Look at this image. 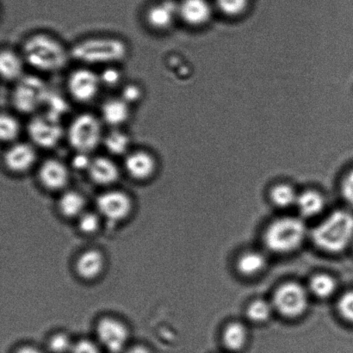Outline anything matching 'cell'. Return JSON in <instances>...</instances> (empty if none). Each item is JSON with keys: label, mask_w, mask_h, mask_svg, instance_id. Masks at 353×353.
Here are the masks:
<instances>
[{"label": "cell", "mask_w": 353, "mask_h": 353, "mask_svg": "<svg viewBox=\"0 0 353 353\" xmlns=\"http://www.w3.org/2000/svg\"><path fill=\"white\" fill-rule=\"evenodd\" d=\"M70 52L60 41L50 34L37 33L30 37L23 45V58L36 70L53 72L68 64Z\"/></svg>", "instance_id": "6da1fadb"}, {"label": "cell", "mask_w": 353, "mask_h": 353, "mask_svg": "<svg viewBox=\"0 0 353 353\" xmlns=\"http://www.w3.org/2000/svg\"><path fill=\"white\" fill-rule=\"evenodd\" d=\"M316 247L331 254L344 251L353 243V214L337 210L314 228L312 233Z\"/></svg>", "instance_id": "7a4b0ae2"}, {"label": "cell", "mask_w": 353, "mask_h": 353, "mask_svg": "<svg viewBox=\"0 0 353 353\" xmlns=\"http://www.w3.org/2000/svg\"><path fill=\"white\" fill-rule=\"evenodd\" d=\"M129 48L123 40L116 37H91L76 43L70 55L85 65H107L122 61Z\"/></svg>", "instance_id": "3957f363"}, {"label": "cell", "mask_w": 353, "mask_h": 353, "mask_svg": "<svg viewBox=\"0 0 353 353\" xmlns=\"http://www.w3.org/2000/svg\"><path fill=\"white\" fill-rule=\"evenodd\" d=\"M307 236L305 223L299 218H279L270 224L265 233V243L270 250L288 254L296 250Z\"/></svg>", "instance_id": "277c9868"}, {"label": "cell", "mask_w": 353, "mask_h": 353, "mask_svg": "<svg viewBox=\"0 0 353 353\" xmlns=\"http://www.w3.org/2000/svg\"><path fill=\"white\" fill-rule=\"evenodd\" d=\"M67 136L76 153L90 154L103 141L101 121L93 114H81L72 121Z\"/></svg>", "instance_id": "5b68a950"}, {"label": "cell", "mask_w": 353, "mask_h": 353, "mask_svg": "<svg viewBox=\"0 0 353 353\" xmlns=\"http://www.w3.org/2000/svg\"><path fill=\"white\" fill-rule=\"evenodd\" d=\"M50 89L46 82L33 75H23L14 86L10 100L17 110L23 114L37 112L46 105Z\"/></svg>", "instance_id": "8992f818"}, {"label": "cell", "mask_w": 353, "mask_h": 353, "mask_svg": "<svg viewBox=\"0 0 353 353\" xmlns=\"http://www.w3.org/2000/svg\"><path fill=\"white\" fill-rule=\"evenodd\" d=\"M273 307L287 318H296L305 312L309 306V293L299 283H283L276 289L272 299Z\"/></svg>", "instance_id": "52a82bcc"}, {"label": "cell", "mask_w": 353, "mask_h": 353, "mask_svg": "<svg viewBox=\"0 0 353 353\" xmlns=\"http://www.w3.org/2000/svg\"><path fill=\"white\" fill-rule=\"evenodd\" d=\"M27 132L34 146L45 150L57 147L64 134L60 119L48 113L34 116L28 123Z\"/></svg>", "instance_id": "ba28073f"}, {"label": "cell", "mask_w": 353, "mask_h": 353, "mask_svg": "<svg viewBox=\"0 0 353 353\" xmlns=\"http://www.w3.org/2000/svg\"><path fill=\"white\" fill-rule=\"evenodd\" d=\"M99 75L88 68H79L69 75L67 86L75 101L85 103L96 98L101 85Z\"/></svg>", "instance_id": "9c48e42d"}, {"label": "cell", "mask_w": 353, "mask_h": 353, "mask_svg": "<svg viewBox=\"0 0 353 353\" xmlns=\"http://www.w3.org/2000/svg\"><path fill=\"white\" fill-rule=\"evenodd\" d=\"M37 158L33 144L15 143L10 145L3 154V163L10 172L23 174L33 167Z\"/></svg>", "instance_id": "30bf717a"}, {"label": "cell", "mask_w": 353, "mask_h": 353, "mask_svg": "<svg viewBox=\"0 0 353 353\" xmlns=\"http://www.w3.org/2000/svg\"><path fill=\"white\" fill-rule=\"evenodd\" d=\"M97 334L103 347L112 353L122 350L128 340L127 328L113 318H105L100 321Z\"/></svg>", "instance_id": "8fae6325"}, {"label": "cell", "mask_w": 353, "mask_h": 353, "mask_svg": "<svg viewBox=\"0 0 353 353\" xmlns=\"http://www.w3.org/2000/svg\"><path fill=\"white\" fill-rule=\"evenodd\" d=\"M145 17L151 29L165 31L174 26L179 17V3L174 0H161L147 10Z\"/></svg>", "instance_id": "7c38bea8"}, {"label": "cell", "mask_w": 353, "mask_h": 353, "mask_svg": "<svg viewBox=\"0 0 353 353\" xmlns=\"http://www.w3.org/2000/svg\"><path fill=\"white\" fill-rule=\"evenodd\" d=\"M97 203L100 212L112 221L123 219L131 210L130 197L125 193L117 190L102 194Z\"/></svg>", "instance_id": "4fadbf2b"}, {"label": "cell", "mask_w": 353, "mask_h": 353, "mask_svg": "<svg viewBox=\"0 0 353 353\" xmlns=\"http://www.w3.org/2000/svg\"><path fill=\"white\" fill-rule=\"evenodd\" d=\"M128 174L137 180L150 178L157 170V163L150 152L137 150L130 152L124 161Z\"/></svg>", "instance_id": "5bb4252c"}, {"label": "cell", "mask_w": 353, "mask_h": 353, "mask_svg": "<svg viewBox=\"0 0 353 353\" xmlns=\"http://www.w3.org/2000/svg\"><path fill=\"white\" fill-rule=\"evenodd\" d=\"M38 176L43 185L50 190L63 188L69 179L68 169L57 159H48L41 165Z\"/></svg>", "instance_id": "9a60e30c"}, {"label": "cell", "mask_w": 353, "mask_h": 353, "mask_svg": "<svg viewBox=\"0 0 353 353\" xmlns=\"http://www.w3.org/2000/svg\"><path fill=\"white\" fill-rule=\"evenodd\" d=\"M212 9L207 0H182L179 17L190 26H201L210 20Z\"/></svg>", "instance_id": "2e32d148"}, {"label": "cell", "mask_w": 353, "mask_h": 353, "mask_svg": "<svg viewBox=\"0 0 353 353\" xmlns=\"http://www.w3.org/2000/svg\"><path fill=\"white\" fill-rule=\"evenodd\" d=\"M88 171L93 181L99 185H110L119 176V168L115 162L103 157L92 159Z\"/></svg>", "instance_id": "e0dca14e"}, {"label": "cell", "mask_w": 353, "mask_h": 353, "mask_svg": "<svg viewBox=\"0 0 353 353\" xmlns=\"http://www.w3.org/2000/svg\"><path fill=\"white\" fill-rule=\"evenodd\" d=\"M103 122L113 128L125 123L130 117V103L122 98L106 100L101 107Z\"/></svg>", "instance_id": "ac0fdd59"}, {"label": "cell", "mask_w": 353, "mask_h": 353, "mask_svg": "<svg viewBox=\"0 0 353 353\" xmlns=\"http://www.w3.org/2000/svg\"><path fill=\"white\" fill-rule=\"evenodd\" d=\"M23 58L10 50H5L0 54V72L6 81H19L23 76Z\"/></svg>", "instance_id": "d6986e66"}, {"label": "cell", "mask_w": 353, "mask_h": 353, "mask_svg": "<svg viewBox=\"0 0 353 353\" xmlns=\"http://www.w3.org/2000/svg\"><path fill=\"white\" fill-rule=\"evenodd\" d=\"M325 204L326 202L320 192L316 190H307L299 195L296 205L302 216L314 217L323 212Z\"/></svg>", "instance_id": "ffe728a7"}, {"label": "cell", "mask_w": 353, "mask_h": 353, "mask_svg": "<svg viewBox=\"0 0 353 353\" xmlns=\"http://www.w3.org/2000/svg\"><path fill=\"white\" fill-rule=\"evenodd\" d=\"M103 266V256L99 251L91 250L84 252L79 258L77 271L84 279H93L101 272Z\"/></svg>", "instance_id": "44dd1931"}, {"label": "cell", "mask_w": 353, "mask_h": 353, "mask_svg": "<svg viewBox=\"0 0 353 353\" xmlns=\"http://www.w3.org/2000/svg\"><path fill=\"white\" fill-rule=\"evenodd\" d=\"M268 261L265 256L259 252H247L239 258L238 271L245 276H254L265 268Z\"/></svg>", "instance_id": "7402d4cb"}, {"label": "cell", "mask_w": 353, "mask_h": 353, "mask_svg": "<svg viewBox=\"0 0 353 353\" xmlns=\"http://www.w3.org/2000/svg\"><path fill=\"white\" fill-rule=\"evenodd\" d=\"M248 332L244 324L232 323L228 325L223 331V341L228 349L239 351L247 343Z\"/></svg>", "instance_id": "603a6c76"}, {"label": "cell", "mask_w": 353, "mask_h": 353, "mask_svg": "<svg viewBox=\"0 0 353 353\" xmlns=\"http://www.w3.org/2000/svg\"><path fill=\"white\" fill-rule=\"evenodd\" d=\"M336 289V280L333 276L324 273L314 276L310 281V292L318 299H328L334 295Z\"/></svg>", "instance_id": "cb8c5ba5"}, {"label": "cell", "mask_w": 353, "mask_h": 353, "mask_svg": "<svg viewBox=\"0 0 353 353\" xmlns=\"http://www.w3.org/2000/svg\"><path fill=\"white\" fill-rule=\"evenodd\" d=\"M103 143L109 153L123 155L129 150L130 139L126 133L116 129L103 137Z\"/></svg>", "instance_id": "d4e9b609"}, {"label": "cell", "mask_w": 353, "mask_h": 353, "mask_svg": "<svg viewBox=\"0 0 353 353\" xmlns=\"http://www.w3.org/2000/svg\"><path fill=\"white\" fill-rule=\"evenodd\" d=\"M297 199H299V194L296 192L292 186L289 185H276L271 192L272 203L279 208H289L295 205Z\"/></svg>", "instance_id": "484cf974"}, {"label": "cell", "mask_w": 353, "mask_h": 353, "mask_svg": "<svg viewBox=\"0 0 353 353\" xmlns=\"http://www.w3.org/2000/svg\"><path fill=\"white\" fill-rule=\"evenodd\" d=\"M19 120L8 113H3L0 117V138L3 143H13L20 134Z\"/></svg>", "instance_id": "4316f807"}, {"label": "cell", "mask_w": 353, "mask_h": 353, "mask_svg": "<svg viewBox=\"0 0 353 353\" xmlns=\"http://www.w3.org/2000/svg\"><path fill=\"white\" fill-rule=\"evenodd\" d=\"M59 206L65 216H75L84 209L85 200L79 193L69 192L61 196Z\"/></svg>", "instance_id": "83f0119b"}, {"label": "cell", "mask_w": 353, "mask_h": 353, "mask_svg": "<svg viewBox=\"0 0 353 353\" xmlns=\"http://www.w3.org/2000/svg\"><path fill=\"white\" fill-rule=\"evenodd\" d=\"M273 310H274V307H273L272 303L258 299L248 306L247 314L248 319L254 323H263L271 318Z\"/></svg>", "instance_id": "f1b7e54d"}, {"label": "cell", "mask_w": 353, "mask_h": 353, "mask_svg": "<svg viewBox=\"0 0 353 353\" xmlns=\"http://www.w3.org/2000/svg\"><path fill=\"white\" fill-rule=\"evenodd\" d=\"M218 8L228 16H236L247 9L248 0H216Z\"/></svg>", "instance_id": "f546056e"}, {"label": "cell", "mask_w": 353, "mask_h": 353, "mask_svg": "<svg viewBox=\"0 0 353 353\" xmlns=\"http://www.w3.org/2000/svg\"><path fill=\"white\" fill-rule=\"evenodd\" d=\"M339 313L345 321L353 323V290L343 294L338 303Z\"/></svg>", "instance_id": "4dcf8cb0"}, {"label": "cell", "mask_w": 353, "mask_h": 353, "mask_svg": "<svg viewBox=\"0 0 353 353\" xmlns=\"http://www.w3.org/2000/svg\"><path fill=\"white\" fill-rule=\"evenodd\" d=\"M72 345L67 335L59 334L54 335L50 341L48 347L50 351L54 353H65L71 352Z\"/></svg>", "instance_id": "1f68e13d"}, {"label": "cell", "mask_w": 353, "mask_h": 353, "mask_svg": "<svg viewBox=\"0 0 353 353\" xmlns=\"http://www.w3.org/2000/svg\"><path fill=\"white\" fill-rule=\"evenodd\" d=\"M99 226V217L93 213L83 214L79 220V228L86 234H91L98 230Z\"/></svg>", "instance_id": "d6a6232c"}, {"label": "cell", "mask_w": 353, "mask_h": 353, "mask_svg": "<svg viewBox=\"0 0 353 353\" xmlns=\"http://www.w3.org/2000/svg\"><path fill=\"white\" fill-rule=\"evenodd\" d=\"M101 84L107 86H114L119 84L121 79V74L116 68L105 69V71L99 75Z\"/></svg>", "instance_id": "836d02e7"}, {"label": "cell", "mask_w": 353, "mask_h": 353, "mask_svg": "<svg viewBox=\"0 0 353 353\" xmlns=\"http://www.w3.org/2000/svg\"><path fill=\"white\" fill-rule=\"evenodd\" d=\"M71 353H100L98 347L92 341H81L72 345Z\"/></svg>", "instance_id": "e575fe53"}, {"label": "cell", "mask_w": 353, "mask_h": 353, "mask_svg": "<svg viewBox=\"0 0 353 353\" xmlns=\"http://www.w3.org/2000/svg\"><path fill=\"white\" fill-rule=\"evenodd\" d=\"M341 189L345 199L353 205V170L345 176Z\"/></svg>", "instance_id": "d590c367"}, {"label": "cell", "mask_w": 353, "mask_h": 353, "mask_svg": "<svg viewBox=\"0 0 353 353\" xmlns=\"http://www.w3.org/2000/svg\"><path fill=\"white\" fill-rule=\"evenodd\" d=\"M141 97V89L138 88L137 85H127L123 92L122 99L125 100L127 103H133L137 101Z\"/></svg>", "instance_id": "8d00e7d4"}, {"label": "cell", "mask_w": 353, "mask_h": 353, "mask_svg": "<svg viewBox=\"0 0 353 353\" xmlns=\"http://www.w3.org/2000/svg\"><path fill=\"white\" fill-rule=\"evenodd\" d=\"M88 154L77 153L72 161V165L77 169H86L88 170L92 159L88 157Z\"/></svg>", "instance_id": "74e56055"}, {"label": "cell", "mask_w": 353, "mask_h": 353, "mask_svg": "<svg viewBox=\"0 0 353 353\" xmlns=\"http://www.w3.org/2000/svg\"><path fill=\"white\" fill-rule=\"evenodd\" d=\"M126 353H151L148 348L143 347V345H134L131 347Z\"/></svg>", "instance_id": "f35d334b"}, {"label": "cell", "mask_w": 353, "mask_h": 353, "mask_svg": "<svg viewBox=\"0 0 353 353\" xmlns=\"http://www.w3.org/2000/svg\"><path fill=\"white\" fill-rule=\"evenodd\" d=\"M16 353H43L41 351L38 350L37 348H34L33 347H24L20 348L19 351Z\"/></svg>", "instance_id": "ab89813d"}]
</instances>
